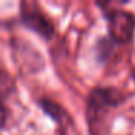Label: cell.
I'll return each instance as SVG.
<instances>
[{"label":"cell","instance_id":"1","mask_svg":"<svg viewBox=\"0 0 135 135\" xmlns=\"http://www.w3.org/2000/svg\"><path fill=\"white\" fill-rule=\"evenodd\" d=\"M123 94L113 87H96L87 97V123L91 135H102L105 129V116L110 108L123 102Z\"/></svg>","mask_w":135,"mask_h":135},{"label":"cell","instance_id":"5","mask_svg":"<svg viewBox=\"0 0 135 135\" xmlns=\"http://www.w3.org/2000/svg\"><path fill=\"white\" fill-rule=\"evenodd\" d=\"M7 115H9V110H7V108L4 106V103L2 102V99H0V129H3L4 125H6Z\"/></svg>","mask_w":135,"mask_h":135},{"label":"cell","instance_id":"6","mask_svg":"<svg viewBox=\"0 0 135 135\" xmlns=\"http://www.w3.org/2000/svg\"><path fill=\"white\" fill-rule=\"evenodd\" d=\"M132 76H134V79H135V71H134V74H132Z\"/></svg>","mask_w":135,"mask_h":135},{"label":"cell","instance_id":"4","mask_svg":"<svg viewBox=\"0 0 135 135\" xmlns=\"http://www.w3.org/2000/svg\"><path fill=\"white\" fill-rule=\"evenodd\" d=\"M39 106H41L42 110H44L48 116L52 118L58 125H62V123L68 122V113L65 112V109L62 108L61 105H58L57 102L44 97V99L39 100Z\"/></svg>","mask_w":135,"mask_h":135},{"label":"cell","instance_id":"3","mask_svg":"<svg viewBox=\"0 0 135 135\" xmlns=\"http://www.w3.org/2000/svg\"><path fill=\"white\" fill-rule=\"evenodd\" d=\"M105 16L108 19V29L109 35L118 44L129 42L134 36L135 31V16L126 10H106Z\"/></svg>","mask_w":135,"mask_h":135},{"label":"cell","instance_id":"2","mask_svg":"<svg viewBox=\"0 0 135 135\" xmlns=\"http://www.w3.org/2000/svg\"><path fill=\"white\" fill-rule=\"evenodd\" d=\"M21 21L28 29L36 32L44 39H51L55 33L52 21L42 12L35 2L25 0L21 3Z\"/></svg>","mask_w":135,"mask_h":135}]
</instances>
